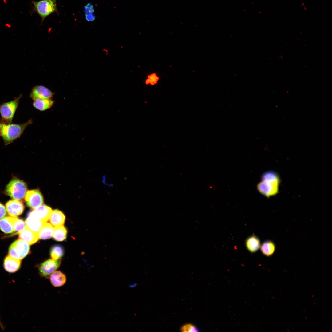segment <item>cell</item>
Masks as SVG:
<instances>
[{
    "instance_id": "7c38bea8",
    "label": "cell",
    "mask_w": 332,
    "mask_h": 332,
    "mask_svg": "<svg viewBox=\"0 0 332 332\" xmlns=\"http://www.w3.org/2000/svg\"><path fill=\"white\" fill-rule=\"evenodd\" d=\"M21 260L10 256H6L3 262L5 270L9 273H14L18 271L21 267Z\"/></svg>"
},
{
    "instance_id": "cb8c5ba5",
    "label": "cell",
    "mask_w": 332,
    "mask_h": 332,
    "mask_svg": "<svg viewBox=\"0 0 332 332\" xmlns=\"http://www.w3.org/2000/svg\"><path fill=\"white\" fill-rule=\"evenodd\" d=\"M13 223L14 229V235L19 233L25 228L26 223L22 219L13 217Z\"/></svg>"
},
{
    "instance_id": "44dd1931",
    "label": "cell",
    "mask_w": 332,
    "mask_h": 332,
    "mask_svg": "<svg viewBox=\"0 0 332 332\" xmlns=\"http://www.w3.org/2000/svg\"><path fill=\"white\" fill-rule=\"evenodd\" d=\"M260 248L262 253L267 257L272 255L276 249L275 243L271 240H267L263 242L261 245Z\"/></svg>"
},
{
    "instance_id": "8fae6325",
    "label": "cell",
    "mask_w": 332,
    "mask_h": 332,
    "mask_svg": "<svg viewBox=\"0 0 332 332\" xmlns=\"http://www.w3.org/2000/svg\"><path fill=\"white\" fill-rule=\"evenodd\" d=\"M26 226L30 229L38 233L44 223L32 211L29 214L26 220Z\"/></svg>"
},
{
    "instance_id": "4316f807",
    "label": "cell",
    "mask_w": 332,
    "mask_h": 332,
    "mask_svg": "<svg viewBox=\"0 0 332 332\" xmlns=\"http://www.w3.org/2000/svg\"><path fill=\"white\" fill-rule=\"evenodd\" d=\"M94 11L93 6L90 3H88L84 7V11L85 14H93L94 12Z\"/></svg>"
},
{
    "instance_id": "f546056e",
    "label": "cell",
    "mask_w": 332,
    "mask_h": 332,
    "mask_svg": "<svg viewBox=\"0 0 332 332\" xmlns=\"http://www.w3.org/2000/svg\"><path fill=\"white\" fill-rule=\"evenodd\" d=\"M102 182L103 184L109 186V184L106 183V177L105 175L103 176L102 178Z\"/></svg>"
},
{
    "instance_id": "603a6c76",
    "label": "cell",
    "mask_w": 332,
    "mask_h": 332,
    "mask_svg": "<svg viewBox=\"0 0 332 332\" xmlns=\"http://www.w3.org/2000/svg\"><path fill=\"white\" fill-rule=\"evenodd\" d=\"M64 252L63 248L61 246L56 245L52 247L50 251V255L52 259L57 260L63 256Z\"/></svg>"
},
{
    "instance_id": "4fadbf2b",
    "label": "cell",
    "mask_w": 332,
    "mask_h": 332,
    "mask_svg": "<svg viewBox=\"0 0 332 332\" xmlns=\"http://www.w3.org/2000/svg\"><path fill=\"white\" fill-rule=\"evenodd\" d=\"M19 239L25 241L30 245L35 243L39 239L38 233L33 231L26 226L19 233Z\"/></svg>"
},
{
    "instance_id": "30bf717a",
    "label": "cell",
    "mask_w": 332,
    "mask_h": 332,
    "mask_svg": "<svg viewBox=\"0 0 332 332\" xmlns=\"http://www.w3.org/2000/svg\"><path fill=\"white\" fill-rule=\"evenodd\" d=\"M53 93L48 88L42 85H37L32 89L30 94L33 100L38 99H51Z\"/></svg>"
},
{
    "instance_id": "6da1fadb",
    "label": "cell",
    "mask_w": 332,
    "mask_h": 332,
    "mask_svg": "<svg viewBox=\"0 0 332 332\" xmlns=\"http://www.w3.org/2000/svg\"><path fill=\"white\" fill-rule=\"evenodd\" d=\"M32 123V119L21 124L0 123L1 136L5 144L8 145L19 137L26 127Z\"/></svg>"
},
{
    "instance_id": "83f0119b",
    "label": "cell",
    "mask_w": 332,
    "mask_h": 332,
    "mask_svg": "<svg viewBox=\"0 0 332 332\" xmlns=\"http://www.w3.org/2000/svg\"><path fill=\"white\" fill-rule=\"evenodd\" d=\"M6 215V210L5 207L0 203V219L4 217Z\"/></svg>"
},
{
    "instance_id": "7a4b0ae2",
    "label": "cell",
    "mask_w": 332,
    "mask_h": 332,
    "mask_svg": "<svg viewBox=\"0 0 332 332\" xmlns=\"http://www.w3.org/2000/svg\"><path fill=\"white\" fill-rule=\"evenodd\" d=\"M27 190L26 184L18 179L12 180L7 185L5 193L14 199L21 200L25 196Z\"/></svg>"
},
{
    "instance_id": "9a60e30c",
    "label": "cell",
    "mask_w": 332,
    "mask_h": 332,
    "mask_svg": "<svg viewBox=\"0 0 332 332\" xmlns=\"http://www.w3.org/2000/svg\"><path fill=\"white\" fill-rule=\"evenodd\" d=\"M49 278L52 284L56 287L62 286L66 280L65 275L59 271L53 272L49 275Z\"/></svg>"
},
{
    "instance_id": "2e32d148",
    "label": "cell",
    "mask_w": 332,
    "mask_h": 332,
    "mask_svg": "<svg viewBox=\"0 0 332 332\" xmlns=\"http://www.w3.org/2000/svg\"><path fill=\"white\" fill-rule=\"evenodd\" d=\"M260 240L255 235L249 237L245 241V245L247 250L250 252L254 253L257 251L261 246Z\"/></svg>"
},
{
    "instance_id": "ba28073f",
    "label": "cell",
    "mask_w": 332,
    "mask_h": 332,
    "mask_svg": "<svg viewBox=\"0 0 332 332\" xmlns=\"http://www.w3.org/2000/svg\"><path fill=\"white\" fill-rule=\"evenodd\" d=\"M280 182L262 180L257 185V189L262 194L269 197L276 194L278 192Z\"/></svg>"
},
{
    "instance_id": "484cf974",
    "label": "cell",
    "mask_w": 332,
    "mask_h": 332,
    "mask_svg": "<svg viewBox=\"0 0 332 332\" xmlns=\"http://www.w3.org/2000/svg\"><path fill=\"white\" fill-rule=\"evenodd\" d=\"M183 332H199L198 328L192 323H187L182 326L180 328Z\"/></svg>"
},
{
    "instance_id": "ac0fdd59",
    "label": "cell",
    "mask_w": 332,
    "mask_h": 332,
    "mask_svg": "<svg viewBox=\"0 0 332 332\" xmlns=\"http://www.w3.org/2000/svg\"><path fill=\"white\" fill-rule=\"evenodd\" d=\"M0 230L7 234L14 233L13 217H6L0 219Z\"/></svg>"
},
{
    "instance_id": "4dcf8cb0",
    "label": "cell",
    "mask_w": 332,
    "mask_h": 332,
    "mask_svg": "<svg viewBox=\"0 0 332 332\" xmlns=\"http://www.w3.org/2000/svg\"><path fill=\"white\" fill-rule=\"evenodd\" d=\"M138 285V284L137 283H133L129 285H128V287L130 288H133L137 286Z\"/></svg>"
},
{
    "instance_id": "7402d4cb",
    "label": "cell",
    "mask_w": 332,
    "mask_h": 332,
    "mask_svg": "<svg viewBox=\"0 0 332 332\" xmlns=\"http://www.w3.org/2000/svg\"><path fill=\"white\" fill-rule=\"evenodd\" d=\"M67 231L63 225L55 227L53 235V239L58 241L64 240L66 238Z\"/></svg>"
},
{
    "instance_id": "5b68a950",
    "label": "cell",
    "mask_w": 332,
    "mask_h": 332,
    "mask_svg": "<svg viewBox=\"0 0 332 332\" xmlns=\"http://www.w3.org/2000/svg\"><path fill=\"white\" fill-rule=\"evenodd\" d=\"M35 10L43 19L57 10L56 0H43L33 1Z\"/></svg>"
},
{
    "instance_id": "e0dca14e",
    "label": "cell",
    "mask_w": 332,
    "mask_h": 332,
    "mask_svg": "<svg viewBox=\"0 0 332 332\" xmlns=\"http://www.w3.org/2000/svg\"><path fill=\"white\" fill-rule=\"evenodd\" d=\"M49 219L51 224L53 226L57 227L63 225L65 221V216L62 212L56 209L53 211Z\"/></svg>"
},
{
    "instance_id": "277c9868",
    "label": "cell",
    "mask_w": 332,
    "mask_h": 332,
    "mask_svg": "<svg viewBox=\"0 0 332 332\" xmlns=\"http://www.w3.org/2000/svg\"><path fill=\"white\" fill-rule=\"evenodd\" d=\"M29 250V244L19 239L10 246L9 250V255L14 258L21 260L27 255Z\"/></svg>"
},
{
    "instance_id": "ffe728a7",
    "label": "cell",
    "mask_w": 332,
    "mask_h": 332,
    "mask_svg": "<svg viewBox=\"0 0 332 332\" xmlns=\"http://www.w3.org/2000/svg\"><path fill=\"white\" fill-rule=\"evenodd\" d=\"M54 101L51 99H38L34 100V107L40 111H44L50 108L53 105Z\"/></svg>"
},
{
    "instance_id": "8992f818",
    "label": "cell",
    "mask_w": 332,
    "mask_h": 332,
    "mask_svg": "<svg viewBox=\"0 0 332 332\" xmlns=\"http://www.w3.org/2000/svg\"><path fill=\"white\" fill-rule=\"evenodd\" d=\"M27 205L32 209H35L43 204V196L38 189H34L27 191L25 196Z\"/></svg>"
},
{
    "instance_id": "5bb4252c",
    "label": "cell",
    "mask_w": 332,
    "mask_h": 332,
    "mask_svg": "<svg viewBox=\"0 0 332 332\" xmlns=\"http://www.w3.org/2000/svg\"><path fill=\"white\" fill-rule=\"evenodd\" d=\"M32 211L43 223L48 220L53 211L50 207L45 204L41 205Z\"/></svg>"
},
{
    "instance_id": "3957f363",
    "label": "cell",
    "mask_w": 332,
    "mask_h": 332,
    "mask_svg": "<svg viewBox=\"0 0 332 332\" xmlns=\"http://www.w3.org/2000/svg\"><path fill=\"white\" fill-rule=\"evenodd\" d=\"M22 95L13 100L0 105V113L2 121L7 123H11Z\"/></svg>"
},
{
    "instance_id": "9c48e42d",
    "label": "cell",
    "mask_w": 332,
    "mask_h": 332,
    "mask_svg": "<svg viewBox=\"0 0 332 332\" xmlns=\"http://www.w3.org/2000/svg\"><path fill=\"white\" fill-rule=\"evenodd\" d=\"M6 210L10 216L16 217L21 215L24 209V206L20 200L12 199L6 204Z\"/></svg>"
},
{
    "instance_id": "d4e9b609",
    "label": "cell",
    "mask_w": 332,
    "mask_h": 332,
    "mask_svg": "<svg viewBox=\"0 0 332 332\" xmlns=\"http://www.w3.org/2000/svg\"><path fill=\"white\" fill-rule=\"evenodd\" d=\"M262 177V180L280 182L278 175L273 172H266L263 174Z\"/></svg>"
},
{
    "instance_id": "52a82bcc",
    "label": "cell",
    "mask_w": 332,
    "mask_h": 332,
    "mask_svg": "<svg viewBox=\"0 0 332 332\" xmlns=\"http://www.w3.org/2000/svg\"><path fill=\"white\" fill-rule=\"evenodd\" d=\"M61 263L60 260H54L49 259L41 263L38 267L40 276L42 277H48L59 267Z\"/></svg>"
},
{
    "instance_id": "f1b7e54d",
    "label": "cell",
    "mask_w": 332,
    "mask_h": 332,
    "mask_svg": "<svg viewBox=\"0 0 332 332\" xmlns=\"http://www.w3.org/2000/svg\"><path fill=\"white\" fill-rule=\"evenodd\" d=\"M85 15L86 19L88 21H93L95 18V17L93 14H86Z\"/></svg>"
},
{
    "instance_id": "d6986e66",
    "label": "cell",
    "mask_w": 332,
    "mask_h": 332,
    "mask_svg": "<svg viewBox=\"0 0 332 332\" xmlns=\"http://www.w3.org/2000/svg\"><path fill=\"white\" fill-rule=\"evenodd\" d=\"M54 228L50 223H45L38 233L39 239H45L51 238L53 235Z\"/></svg>"
},
{
    "instance_id": "d6a6232c",
    "label": "cell",
    "mask_w": 332,
    "mask_h": 332,
    "mask_svg": "<svg viewBox=\"0 0 332 332\" xmlns=\"http://www.w3.org/2000/svg\"><path fill=\"white\" fill-rule=\"evenodd\" d=\"M0 136H1V129H0Z\"/></svg>"
},
{
    "instance_id": "1f68e13d",
    "label": "cell",
    "mask_w": 332,
    "mask_h": 332,
    "mask_svg": "<svg viewBox=\"0 0 332 332\" xmlns=\"http://www.w3.org/2000/svg\"><path fill=\"white\" fill-rule=\"evenodd\" d=\"M0 327H1V328L2 329L4 330V326H3V324H2V322H1V321L0 319Z\"/></svg>"
}]
</instances>
